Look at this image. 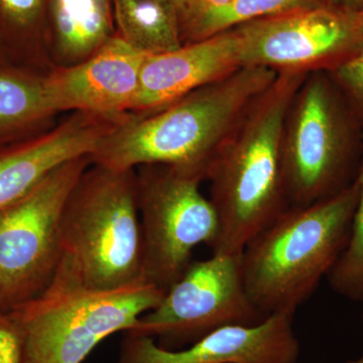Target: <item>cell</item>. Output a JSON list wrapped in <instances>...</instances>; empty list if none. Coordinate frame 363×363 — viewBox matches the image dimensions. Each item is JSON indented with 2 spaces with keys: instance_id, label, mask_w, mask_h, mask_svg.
<instances>
[{
  "instance_id": "obj_4",
  "label": "cell",
  "mask_w": 363,
  "mask_h": 363,
  "mask_svg": "<svg viewBox=\"0 0 363 363\" xmlns=\"http://www.w3.org/2000/svg\"><path fill=\"white\" fill-rule=\"evenodd\" d=\"M164 293L145 281L91 289L63 255L44 292L13 311L25 337L26 363H82L105 338L130 330Z\"/></svg>"
},
{
  "instance_id": "obj_17",
  "label": "cell",
  "mask_w": 363,
  "mask_h": 363,
  "mask_svg": "<svg viewBox=\"0 0 363 363\" xmlns=\"http://www.w3.org/2000/svg\"><path fill=\"white\" fill-rule=\"evenodd\" d=\"M57 113L45 76L0 69V136L30 128Z\"/></svg>"
},
{
  "instance_id": "obj_10",
  "label": "cell",
  "mask_w": 363,
  "mask_h": 363,
  "mask_svg": "<svg viewBox=\"0 0 363 363\" xmlns=\"http://www.w3.org/2000/svg\"><path fill=\"white\" fill-rule=\"evenodd\" d=\"M242 67L278 73L333 70L363 47L357 14L322 6L235 26Z\"/></svg>"
},
{
  "instance_id": "obj_26",
  "label": "cell",
  "mask_w": 363,
  "mask_h": 363,
  "mask_svg": "<svg viewBox=\"0 0 363 363\" xmlns=\"http://www.w3.org/2000/svg\"><path fill=\"white\" fill-rule=\"evenodd\" d=\"M346 363H363V355L362 357L357 358V359L350 360V362Z\"/></svg>"
},
{
  "instance_id": "obj_19",
  "label": "cell",
  "mask_w": 363,
  "mask_h": 363,
  "mask_svg": "<svg viewBox=\"0 0 363 363\" xmlns=\"http://www.w3.org/2000/svg\"><path fill=\"white\" fill-rule=\"evenodd\" d=\"M359 196L347 247L328 274L334 292L362 302L363 298V160L357 177Z\"/></svg>"
},
{
  "instance_id": "obj_6",
  "label": "cell",
  "mask_w": 363,
  "mask_h": 363,
  "mask_svg": "<svg viewBox=\"0 0 363 363\" xmlns=\"http://www.w3.org/2000/svg\"><path fill=\"white\" fill-rule=\"evenodd\" d=\"M363 130L326 71L307 74L296 93L283 138V172L290 206L338 194L357 180Z\"/></svg>"
},
{
  "instance_id": "obj_23",
  "label": "cell",
  "mask_w": 363,
  "mask_h": 363,
  "mask_svg": "<svg viewBox=\"0 0 363 363\" xmlns=\"http://www.w3.org/2000/svg\"><path fill=\"white\" fill-rule=\"evenodd\" d=\"M233 0H197L195 6L193 7L192 11L188 13V16L182 21V28L183 26L188 23L189 21L194 20L198 16H203V14L212 13V11H218V9H223L228 6ZM183 35V33H182Z\"/></svg>"
},
{
  "instance_id": "obj_7",
  "label": "cell",
  "mask_w": 363,
  "mask_h": 363,
  "mask_svg": "<svg viewBox=\"0 0 363 363\" xmlns=\"http://www.w3.org/2000/svg\"><path fill=\"white\" fill-rule=\"evenodd\" d=\"M90 164V156L67 162L0 209V311H14L51 283L63 257L62 213Z\"/></svg>"
},
{
  "instance_id": "obj_22",
  "label": "cell",
  "mask_w": 363,
  "mask_h": 363,
  "mask_svg": "<svg viewBox=\"0 0 363 363\" xmlns=\"http://www.w3.org/2000/svg\"><path fill=\"white\" fill-rule=\"evenodd\" d=\"M45 0H0V14L9 25L28 28L39 20Z\"/></svg>"
},
{
  "instance_id": "obj_16",
  "label": "cell",
  "mask_w": 363,
  "mask_h": 363,
  "mask_svg": "<svg viewBox=\"0 0 363 363\" xmlns=\"http://www.w3.org/2000/svg\"><path fill=\"white\" fill-rule=\"evenodd\" d=\"M118 37L147 55L184 45L181 16L173 0H111Z\"/></svg>"
},
{
  "instance_id": "obj_21",
  "label": "cell",
  "mask_w": 363,
  "mask_h": 363,
  "mask_svg": "<svg viewBox=\"0 0 363 363\" xmlns=\"http://www.w3.org/2000/svg\"><path fill=\"white\" fill-rule=\"evenodd\" d=\"M0 363H26L25 337L13 312L0 311Z\"/></svg>"
},
{
  "instance_id": "obj_3",
  "label": "cell",
  "mask_w": 363,
  "mask_h": 363,
  "mask_svg": "<svg viewBox=\"0 0 363 363\" xmlns=\"http://www.w3.org/2000/svg\"><path fill=\"white\" fill-rule=\"evenodd\" d=\"M358 196L355 181L327 199L288 207L245 245V288L264 316L295 315L328 277L347 247Z\"/></svg>"
},
{
  "instance_id": "obj_20",
  "label": "cell",
  "mask_w": 363,
  "mask_h": 363,
  "mask_svg": "<svg viewBox=\"0 0 363 363\" xmlns=\"http://www.w3.org/2000/svg\"><path fill=\"white\" fill-rule=\"evenodd\" d=\"M327 73L342 93L363 130V47Z\"/></svg>"
},
{
  "instance_id": "obj_12",
  "label": "cell",
  "mask_w": 363,
  "mask_h": 363,
  "mask_svg": "<svg viewBox=\"0 0 363 363\" xmlns=\"http://www.w3.org/2000/svg\"><path fill=\"white\" fill-rule=\"evenodd\" d=\"M147 56L112 35L84 61L58 67L45 76L55 109L112 121L125 118L133 112Z\"/></svg>"
},
{
  "instance_id": "obj_24",
  "label": "cell",
  "mask_w": 363,
  "mask_h": 363,
  "mask_svg": "<svg viewBox=\"0 0 363 363\" xmlns=\"http://www.w3.org/2000/svg\"><path fill=\"white\" fill-rule=\"evenodd\" d=\"M323 4L348 13L358 14L363 11V0H323Z\"/></svg>"
},
{
  "instance_id": "obj_5",
  "label": "cell",
  "mask_w": 363,
  "mask_h": 363,
  "mask_svg": "<svg viewBox=\"0 0 363 363\" xmlns=\"http://www.w3.org/2000/svg\"><path fill=\"white\" fill-rule=\"evenodd\" d=\"M61 242L91 289L116 290L145 281L135 169L91 162L67 199Z\"/></svg>"
},
{
  "instance_id": "obj_28",
  "label": "cell",
  "mask_w": 363,
  "mask_h": 363,
  "mask_svg": "<svg viewBox=\"0 0 363 363\" xmlns=\"http://www.w3.org/2000/svg\"><path fill=\"white\" fill-rule=\"evenodd\" d=\"M362 318H363V298H362Z\"/></svg>"
},
{
  "instance_id": "obj_15",
  "label": "cell",
  "mask_w": 363,
  "mask_h": 363,
  "mask_svg": "<svg viewBox=\"0 0 363 363\" xmlns=\"http://www.w3.org/2000/svg\"><path fill=\"white\" fill-rule=\"evenodd\" d=\"M50 9L60 67L84 61L112 37L111 0H51Z\"/></svg>"
},
{
  "instance_id": "obj_27",
  "label": "cell",
  "mask_w": 363,
  "mask_h": 363,
  "mask_svg": "<svg viewBox=\"0 0 363 363\" xmlns=\"http://www.w3.org/2000/svg\"><path fill=\"white\" fill-rule=\"evenodd\" d=\"M357 20L359 21L360 25L363 26V11L362 13L357 14Z\"/></svg>"
},
{
  "instance_id": "obj_8",
  "label": "cell",
  "mask_w": 363,
  "mask_h": 363,
  "mask_svg": "<svg viewBox=\"0 0 363 363\" xmlns=\"http://www.w3.org/2000/svg\"><path fill=\"white\" fill-rule=\"evenodd\" d=\"M138 169L143 279L166 292L190 266L198 245H214L218 218L200 191V174L162 164Z\"/></svg>"
},
{
  "instance_id": "obj_13",
  "label": "cell",
  "mask_w": 363,
  "mask_h": 363,
  "mask_svg": "<svg viewBox=\"0 0 363 363\" xmlns=\"http://www.w3.org/2000/svg\"><path fill=\"white\" fill-rule=\"evenodd\" d=\"M235 28L162 54L147 55L133 112L149 113L241 68Z\"/></svg>"
},
{
  "instance_id": "obj_11",
  "label": "cell",
  "mask_w": 363,
  "mask_h": 363,
  "mask_svg": "<svg viewBox=\"0 0 363 363\" xmlns=\"http://www.w3.org/2000/svg\"><path fill=\"white\" fill-rule=\"evenodd\" d=\"M293 321V314H272L259 324L222 327L174 350L124 332L116 363H296L300 343Z\"/></svg>"
},
{
  "instance_id": "obj_2",
  "label": "cell",
  "mask_w": 363,
  "mask_h": 363,
  "mask_svg": "<svg viewBox=\"0 0 363 363\" xmlns=\"http://www.w3.org/2000/svg\"><path fill=\"white\" fill-rule=\"evenodd\" d=\"M308 73H279L222 143L209 168L219 230L212 252L238 255L290 207L283 172L289 109Z\"/></svg>"
},
{
  "instance_id": "obj_25",
  "label": "cell",
  "mask_w": 363,
  "mask_h": 363,
  "mask_svg": "<svg viewBox=\"0 0 363 363\" xmlns=\"http://www.w3.org/2000/svg\"><path fill=\"white\" fill-rule=\"evenodd\" d=\"M175 2L177 9H178L179 13L181 16V23L188 13L192 11L193 7L195 6L197 0H173Z\"/></svg>"
},
{
  "instance_id": "obj_9",
  "label": "cell",
  "mask_w": 363,
  "mask_h": 363,
  "mask_svg": "<svg viewBox=\"0 0 363 363\" xmlns=\"http://www.w3.org/2000/svg\"><path fill=\"white\" fill-rule=\"evenodd\" d=\"M266 318L248 296L241 253L212 252L209 259L193 260L159 305L126 332L181 350L222 327L259 324Z\"/></svg>"
},
{
  "instance_id": "obj_1",
  "label": "cell",
  "mask_w": 363,
  "mask_h": 363,
  "mask_svg": "<svg viewBox=\"0 0 363 363\" xmlns=\"http://www.w3.org/2000/svg\"><path fill=\"white\" fill-rule=\"evenodd\" d=\"M278 76L241 67L159 111L130 113L102 138L91 162L117 171L162 164L206 179L222 143Z\"/></svg>"
},
{
  "instance_id": "obj_14",
  "label": "cell",
  "mask_w": 363,
  "mask_h": 363,
  "mask_svg": "<svg viewBox=\"0 0 363 363\" xmlns=\"http://www.w3.org/2000/svg\"><path fill=\"white\" fill-rule=\"evenodd\" d=\"M119 121L74 112L43 135L0 145V209L28 194L61 164L91 156Z\"/></svg>"
},
{
  "instance_id": "obj_18",
  "label": "cell",
  "mask_w": 363,
  "mask_h": 363,
  "mask_svg": "<svg viewBox=\"0 0 363 363\" xmlns=\"http://www.w3.org/2000/svg\"><path fill=\"white\" fill-rule=\"evenodd\" d=\"M322 6L323 0H233L186 23L182 28L183 42H197L250 21Z\"/></svg>"
}]
</instances>
